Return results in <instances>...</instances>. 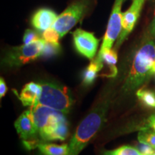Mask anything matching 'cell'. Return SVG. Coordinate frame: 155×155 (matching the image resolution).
<instances>
[{
  "mask_svg": "<svg viewBox=\"0 0 155 155\" xmlns=\"http://www.w3.org/2000/svg\"><path fill=\"white\" fill-rule=\"evenodd\" d=\"M42 93L38 104L53 108L64 114L68 113L73 105V98L66 87L53 83H41Z\"/></svg>",
  "mask_w": 155,
  "mask_h": 155,
  "instance_id": "3",
  "label": "cell"
},
{
  "mask_svg": "<svg viewBox=\"0 0 155 155\" xmlns=\"http://www.w3.org/2000/svg\"><path fill=\"white\" fill-rule=\"evenodd\" d=\"M145 0H134L133 3L131 6L135 8H137L139 10H141V8H142V6L144 5Z\"/></svg>",
  "mask_w": 155,
  "mask_h": 155,
  "instance_id": "25",
  "label": "cell"
},
{
  "mask_svg": "<svg viewBox=\"0 0 155 155\" xmlns=\"http://www.w3.org/2000/svg\"><path fill=\"white\" fill-rule=\"evenodd\" d=\"M38 147L44 155H66L68 144L58 145L40 143L38 144Z\"/></svg>",
  "mask_w": 155,
  "mask_h": 155,
  "instance_id": "15",
  "label": "cell"
},
{
  "mask_svg": "<svg viewBox=\"0 0 155 155\" xmlns=\"http://www.w3.org/2000/svg\"><path fill=\"white\" fill-rule=\"evenodd\" d=\"M133 1H134V0H133Z\"/></svg>",
  "mask_w": 155,
  "mask_h": 155,
  "instance_id": "28",
  "label": "cell"
},
{
  "mask_svg": "<svg viewBox=\"0 0 155 155\" xmlns=\"http://www.w3.org/2000/svg\"><path fill=\"white\" fill-rule=\"evenodd\" d=\"M45 44L43 39L32 43L12 48L6 55L4 62L9 66H19L30 63L39 57H41Z\"/></svg>",
  "mask_w": 155,
  "mask_h": 155,
  "instance_id": "6",
  "label": "cell"
},
{
  "mask_svg": "<svg viewBox=\"0 0 155 155\" xmlns=\"http://www.w3.org/2000/svg\"><path fill=\"white\" fill-rule=\"evenodd\" d=\"M149 128H152L155 131V114L151 116L148 119H147L146 127L142 128V129H147Z\"/></svg>",
  "mask_w": 155,
  "mask_h": 155,
  "instance_id": "23",
  "label": "cell"
},
{
  "mask_svg": "<svg viewBox=\"0 0 155 155\" xmlns=\"http://www.w3.org/2000/svg\"><path fill=\"white\" fill-rule=\"evenodd\" d=\"M124 0H115L113 9L110 15L105 35L103 39V42L98 55H101L104 52L112 49L114 42L121 32L122 12L121 6Z\"/></svg>",
  "mask_w": 155,
  "mask_h": 155,
  "instance_id": "7",
  "label": "cell"
},
{
  "mask_svg": "<svg viewBox=\"0 0 155 155\" xmlns=\"http://www.w3.org/2000/svg\"><path fill=\"white\" fill-rule=\"evenodd\" d=\"M138 139L139 142L144 143L155 149V131L152 132L147 129H142L139 133Z\"/></svg>",
  "mask_w": 155,
  "mask_h": 155,
  "instance_id": "20",
  "label": "cell"
},
{
  "mask_svg": "<svg viewBox=\"0 0 155 155\" xmlns=\"http://www.w3.org/2000/svg\"><path fill=\"white\" fill-rule=\"evenodd\" d=\"M155 40L148 39L143 42L134 58L132 65L124 85V90L131 91L138 88L154 73Z\"/></svg>",
  "mask_w": 155,
  "mask_h": 155,
  "instance_id": "1",
  "label": "cell"
},
{
  "mask_svg": "<svg viewBox=\"0 0 155 155\" xmlns=\"http://www.w3.org/2000/svg\"><path fill=\"white\" fill-rule=\"evenodd\" d=\"M61 38L58 32L53 27L48 30L43 31L42 34V39L45 42H53V43H59V39Z\"/></svg>",
  "mask_w": 155,
  "mask_h": 155,
  "instance_id": "21",
  "label": "cell"
},
{
  "mask_svg": "<svg viewBox=\"0 0 155 155\" xmlns=\"http://www.w3.org/2000/svg\"><path fill=\"white\" fill-rule=\"evenodd\" d=\"M15 127L19 137L25 141H33L38 134L35 124L30 109L23 112L15 122Z\"/></svg>",
  "mask_w": 155,
  "mask_h": 155,
  "instance_id": "9",
  "label": "cell"
},
{
  "mask_svg": "<svg viewBox=\"0 0 155 155\" xmlns=\"http://www.w3.org/2000/svg\"><path fill=\"white\" fill-rule=\"evenodd\" d=\"M73 44L81 55L89 60L94 59L98 49L99 40L93 32L77 29L73 32Z\"/></svg>",
  "mask_w": 155,
  "mask_h": 155,
  "instance_id": "8",
  "label": "cell"
},
{
  "mask_svg": "<svg viewBox=\"0 0 155 155\" xmlns=\"http://www.w3.org/2000/svg\"><path fill=\"white\" fill-rule=\"evenodd\" d=\"M68 134V122L64 121L56 127V129L53 131V132L50 135L49 141L53 140H61L63 141L66 139Z\"/></svg>",
  "mask_w": 155,
  "mask_h": 155,
  "instance_id": "18",
  "label": "cell"
},
{
  "mask_svg": "<svg viewBox=\"0 0 155 155\" xmlns=\"http://www.w3.org/2000/svg\"><path fill=\"white\" fill-rule=\"evenodd\" d=\"M7 87L6 86L5 81L2 78H1V80H0V96L1 98L5 96L6 92H7Z\"/></svg>",
  "mask_w": 155,
  "mask_h": 155,
  "instance_id": "24",
  "label": "cell"
},
{
  "mask_svg": "<svg viewBox=\"0 0 155 155\" xmlns=\"http://www.w3.org/2000/svg\"><path fill=\"white\" fill-rule=\"evenodd\" d=\"M137 96L145 106L155 108V94L154 92L146 89H139L137 91Z\"/></svg>",
  "mask_w": 155,
  "mask_h": 155,
  "instance_id": "16",
  "label": "cell"
},
{
  "mask_svg": "<svg viewBox=\"0 0 155 155\" xmlns=\"http://www.w3.org/2000/svg\"><path fill=\"white\" fill-rule=\"evenodd\" d=\"M55 12L49 8H40L32 15L31 23L36 30L45 31L53 26L58 19Z\"/></svg>",
  "mask_w": 155,
  "mask_h": 155,
  "instance_id": "11",
  "label": "cell"
},
{
  "mask_svg": "<svg viewBox=\"0 0 155 155\" xmlns=\"http://www.w3.org/2000/svg\"><path fill=\"white\" fill-rule=\"evenodd\" d=\"M106 114V108L91 112L83 120L73 134L68 144L66 155H78L96 135L101 127Z\"/></svg>",
  "mask_w": 155,
  "mask_h": 155,
  "instance_id": "2",
  "label": "cell"
},
{
  "mask_svg": "<svg viewBox=\"0 0 155 155\" xmlns=\"http://www.w3.org/2000/svg\"><path fill=\"white\" fill-rule=\"evenodd\" d=\"M104 155H144L139 149L131 146H123L116 150L106 151Z\"/></svg>",
  "mask_w": 155,
  "mask_h": 155,
  "instance_id": "17",
  "label": "cell"
},
{
  "mask_svg": "<svg viewBox=\"0 0 155 155\" xmlns=\"http://www.w3.org/2000/svg\"><path fill=\"white\" fill-rule=\"evenodd\" d=\"M41 38H40L38 32H36L35 31L32 30L28 29V30H25L24 36H23V42L25 45H28L38 41Z\"/></svg>",
  "mask_w": 155,
  "mask_h": 155,
  "instance_id": "22",
  "label": "cell"
},
{
  "mask_svg": "<svg viewBox=\"0 0 155 155\" xmlns=\"http://www.w3.org/2000/svg\"><path fill=\"white\" fill-rule=\"evenodd\" d=\"M91 5V0H76L58 17L53 28L61 38L66 35L83 18Z\"/></svg>",
  "mask_w": 155,
  "mask_h": 155,
  "instance_id": "5",
  "label": "cell"
},
{
  "mask_svg": "<svg viewBox=\"0 0 155 155\" xmlns=\"http://www.w3.org/2000/svg\"><path fill=\"white\" fill-rule=\"evenodd\" d=\"M154 73H155V66L154 68Z\"/></svg>",
  "mask_w": 155,
  "mask_h": 155,
  "instance_id": "27",
  "label": "cell"
},
{
  "mask_svg": "<svg viewBox=\"0 0 155 155\" xmlns=\"http://www.w3.org/2000/svg\"><path fill=\"white\" fill-rule=\"evenodd\" d=\"M96 59L101 63L104 64L106 63V65H108V66L110 68V71H111L110 76H115L117 74L116 64L118 61V55L116 50H108L107 51L104 52L101 55L97 56Z\"/></svg>",
  "mask_w": 155,
  "mask_h": 155,
  "instance_id": "13",
  "label": "cell"
},
{
  "mask_svg": "<svg viewBox=\"0 0 155 155\" xmlns=\"http://www.w3.org/2000/svg\"><path fill=\"white\" fill-rule=\"evenodd\" d=\"M140 12L141 10H139L135 7L131 6L130 8L128 10L122 13L121 32L118 38V41L116 42V48H118L123 43L125 39L133 30L136 23L138 20L139 15H140Z\"/></svg>",
  "mask_w": 155,
  "mask_h": 155,
  "instance_id": "10",
  "label": "cell"
},
{
  "mask_svg": "<svg viewBox=\"0 0 155 155\" xmlns=\"http://www.w3.org/2000/svg\"><path fill=\"white\" fill-rule=\"evenodd\" d=\"M103 67H104V63L98 61L96 58L92 60L83 73V83L86 85L91 84L96 78L97 74L103 68Z\"/></svg>",
  "mask_w": 155,
  "mask_h": 155,
  "instance_id": "14",
  "label": "cell"
},
{
  "mask_svg": "<svg viewBox=\"0 0 155 155\" xmlns=\"http://www.w3.org/2000/svg\"><path fill=\"white\" fill-rule=\"evenodd\" d=\"M30 109L33 116L38 134L43 141H49L50 135L56 127L62 122L67 121L65 114L40 104L30 106Z\"/></svg>",
  "mask_w": 155,
  "mask_h": 155,
  "instance_id": "4",
  "label": "cell"
},
{
  "mask_svg": "<svg viewBox=\"0 0 155 155\" xmlns=\"http://www.w3.org/2000/svg\"><path fill=\"white\" fill-rule=\"evenodd\" d=\"M150 32L151 35H152L154 38H155V14H154V19H153L152 22L151 23Z\"/></svg>",
  "mask_w": 155,
  "mask_h": 155,
  "instance_id": "26",
  "label": "cell"
},
{
  "mask_svg": "<svg viewBox=\"0 0 155 155\" xmlns=\"http://www.w3.org/2000/svg\"><path fill=\"white\" fill-rule=\"evenodd\" d=\"M61 50V45L59 43H53L45 41V44L42 48L41 57L45 58H51L60 53Z\"/></svg>",
  "mask_w": 155,
  "mask_h": 155,
  "instance_id": "19",
  "label": "cell"
},
{
  "mask_svg": "<svg viewBox=\"0 0 155 155\" xmlns=\"http://www.w3.org/2000/svg\"><path fill=\"white\" fill-rule=\"evenodd\" d=\"M42 93L41 84L30 82L26 84L20 93L19 99L24 106H32L38 104Z\"/></svg>",
  "mask_w": 155,
  "mask_h": 155,
  "instance_id": "12",
  "label": "cell"
}]
</instances>
